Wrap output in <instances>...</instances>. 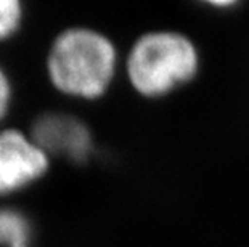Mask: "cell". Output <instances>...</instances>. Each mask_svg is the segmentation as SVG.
<instances>
[{
	"mask_svg": "<svg viewBox=\"0 0 249 247\" xmlns=\"http://www.w3.org/2000/svg\"><path fill=\"white\" fill-rule=\"evenodd\" d=\"M52 159L29 133L13 125L0 127V202H8L47 177Z\"/></svg>",
	"mask_w": 249,
	"mask_h": 247,
	"instance_id": "obj_3",
	"label": "cell"
},
{
	"mask_svg": "<svg viewBox=\"0 0 249 247\" xmlns=\"http://www.w3.org/2000/svg\"><path fill=\"white\" fill-rule=\"evenodd\" d=\"M24 21L26 8L21 0H0V45L18 37Z\"/></svg>",
	"mask_w": 249,
	"mask_h": 247,
	"instance_id": "obj_6",
	"label": "cell"
},
{
	"mask_svg": "<svg viewBox=\"0 0 249 247\" xmlns=\"http://www.w3.org/2000/svg\"><path fill=\"white\" fill-rule=\"evenodd\" d=\"M199 53L192 39L176 31H153L130 47L125 72L132 88L146 98H161L198 74Z\"/></svg>",
	"mask_w": 249,
	"mask_h": 247,
	"instance_id": "obj_2",
	"label": "cell"
},
{
	"mask_svg": "<svg viewBox=\"0 0 249 247\" xmlns=\"http://www.w3.org/2000/svg\"><path fill=\"white\" fill-rule=\"evenodd\" d=\"M34 223L23 209L0 202V247H34Z\"/></svg>",
	"mask_w": 249,
	"mask_h": 247,
	"instance_id": "obj_5",
	"label": "cell"
},
{
	"mask_svg": "<svg viewBox=\"0 0 249 247\" xmlns=\"http://www.w3.org/2000/svg\"><path fill=\"white\" fill-rule=\"evenodd\" d=\"M118 71V50L107 35L86 26L58 33L45 56L50 85L65 97L97 99L108 92Z\"/></svg>",
	"mask_w": 249,
	"mask_h": 247,
	"instance_id": "obj_1",
	"label": "cell"
},
{
	"mask_svg": "<svg viewBox=\"0 0 249 247\" xmlns=\"http://www.w3.org/2000/svg\"><path fill=\"white\" fill-rule=\"evenodd\" d=\"M52 161L55 157L82 162L92 151V135L81 119L60 111L39 114L28 129Z\"/></svg>",
	"mask_w": 249,
	"mask_h": 247,
	"instance_id": "obj_4",
	"label": "cell"
},
{
	"mask_svg": "<svg viewBox=\"0 0 249 247\" xmlns=\"http://www.w3.org/2000/svg\"><path fill=\"white\" fill-rule=\"evenodd\" d=\"M15 104V82L8 67L0 61V127L7 125Z\"/></svg>",
	"mask_w": 249,
	"mask_h": 247,
	"instance_id": "obj_7",
	"label": "cell"
}]
</instances>
